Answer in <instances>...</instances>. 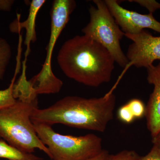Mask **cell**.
Listing matches in <instances>:
<instances>
[{
  "label": "cell",
  "instance_id": "obj_8",
  "mask_svg": "<svg viewBox=\"0 0 160 160\" xmlns=\"http://www.w3.org/2000/svg\"><path fill=\"white\" fill-rule=\"evenodd\" d=\"M105 1L116 22L125 34H138L145 29L160 33V22L155 18L153 13L142 14L130 11L120 6L116 0Z\"/></svg>",
  "mask_w": 160,
  "mask_h": 160
},
{
  "label": "cell",
  "instance_id": "obj_11",
  "mask_svg": "<svg viewBox=\"0 0 160 160\" xmlns=\"http://www.w3.org/2000/svg\"><path fill=\"white\" fill-rule=\"evenodd\" d=\"M0 158L8 160H43L32 153H28L0 140Z\"/></svg>",
  "mask_w": 160,
  "mask_h": 160
},
{
  "label": "cell",
  "instance_id": "obj_16",
  "mask_svg": "<svg viewBox=\"0 0 160 160\" xmlns=\"http://www.w3.org/2000/svg\"><path fill=\"white\" fill-rule=\"evenodd\" d=\"M140 156L134 150H124L111 155L109 160H138Z\"/></svg>",
  "mask_w": 160,
  "mask_h": 160
},
{
  "label": "cell",
  "instance_id": "obj_6",
  "mask_svg": "<svg viewBox=\"0 0 160 160\" xmlns=\"http://www.w3.org/2000/svg\"><path fill=\"white\" fill-rule=\"evenodd\" d=\"M96 7L89 9L90 21L82 32L106 48L122 68L129 63L126 55L121 48L120 41L125 33L116 22L105 1L94 0Z\"/></svg>",
  "mask_w": 160,
  "mask_h": 160
},
{
  "label": "cell",
  "instance_id": "obj_4",
  "mask_svg": "<svg viewBox=\"0 0 160 160\" xmlns=\"http://www.w3.org/2000/svg\"><path fill=\"white\" fill-rule=\"evenodd\" d=\"M33 124L39 138L49 149L51 160H88L103 150L102 138L96 135H65L56 132L50 125Z\"/></svg>",
  "mask_w": 160,
  "mask_h": 160
},
{
  "label": "cell",
  "instance_id": "obj_3",
  "mask_svg": "<svg viewBox=\"0 0 160 160\" xmlns=\"http://www.w3.org/2000/svg\"><path fill=\"white\" fill-rule=\"evenodd\" d=\"M37 108V96H34L17 99L13 105L0 110V137L22 151L32 153L39 149L51 158L49 149L39 138L31 121Z\"/></svg>",
  "mask_w": 160,
  "mask_h": 160
},
{
  "label": "cell",
  "instance_id": "obj_1",
  "mask_svg": "<svg viewBox=\"0 0 160 160\" xmlns=\"http://www.w3.org/2000/svg\"><path fill=\"white\" fill-rule=\"evenodd\" d=\"M111 89L104 96L90 98L72 96L46 109H35L32 123L61 124L78 129L103 132L113 118L116 97Z\"/></svg>",
  "mask_w": 160,
  "mask_h": 160
},
{
  "label": "cell",
  "instance_id": "obj_13",
  "mask_svg": "<svg viewBox=\"0 0 160 160\" xmlns=\"http://www.w3.org/2000/svg\"><path fill=\"white\" fill-rule=\"evenodd\" d=\"M19 71V67L16 70L11 83L7 89L0 90V110L7 108L14 104L16 102L13 96V87L16 77Z\"/></svg>",
  "mask_w": 160,
  "mask_h": 160
},
{
  "label": "cell",
  "instance_id": "obj_5",
  "mask_svg": "<svg viewBox=\"0 0 160 160\" xmlns=\"http://www.w3.org/2000/svg\"><path fill=\"white\" fill-rule=\"evenodd\" d=\"M76 7V3L73 0H54L52 2L50 11L51 31L46 59L40 72L29 81L32 90L37 95L58 93L62 89V82L52 71V58L58 38Z\"/></svg>",
  "mask_w": 160,
  "mask_h": 160
},
{
  "label": "cell",
  "instance_id": "obj_9",
  "mask_svg": "<svg viewBox=\"0 0 160 160\" xmlns=\"http://www.w3.org/2000/svg\"><path fill=\"white\" fill-rule=\"evenodd\" d=\"M147 82L153 86L146 106V126L152 138L160 131V62L146 68Z\"/></svg>",
  "mask_w": 160,
  "mask_h": 160
},
{
  "label": "cell",
  "instance_id": "obj_20",
  "mask_svg": "<svg viewBox=\"0 0 160 160\" xmlns=\"http://www.w3.org/2000/svg\"><path fill=\"white\" fill-rule=\"evenodd\" d=\"M111 155L109 152L103 149L102 152L95 157L88 160H109Z\"/></svg>",
  "mask_w": 160,
  "mask_h": 160
},
{
  "label": "cell",
  "instance_id": "obj_21",
  "mask_svg": "<svg viewBox=\"0 0 160 160\" xmlns=\"http://www.w3.org/2000/svg\"><path fill=\"white\" fill-rule=\"evenodd\" d=\"M153 146H155L160 150V131L155 137L152 138V140Z\"/></svg>",
  "mask_w": 160,
  "mask_h": 160
},
{
  "label": "cell",
  "instance_id": "obj_14",
  "mask_svg": "<svg viewBox=\"0 0 160 160\" xmlns=\"http://www.w3.org/2000/svg\"><path fill=\"white\" fill-rule=\"evenodd\" d=\"M127 104L135 119H141L145 117L146 106L142 101L139 99H132L129 101Z\"/></svg>",
  "mask_w": 160,
  "mask_h": 160
},
{
  "label": "cell",
  "instance_id": "obj_7",
  "mask_svg": "<svg viewBox=\"0 0 160 160\" xmlns=\"http://www.w3.org/2000/svg\"><path fill=\"white\" fill-rule=\"evenodd\" d=\"M131 40L126 56L129 63L124 69L119 79L130 67L147 68L153 65L156 60H160V37L152 36L143 30L136 34H125Z\"/></svg>",
  "mask_w": 160,
  "mask_h": 160
},
{
  "label": "cell",
  "instance_id": "obj_18",
  "mask_svg": "<svg viewBox=\"0 0 160 160\" xmlns=\"http://www.w3.org/2000/svg\"><path fill=\"white\" fill-rule=\"evenodd\" d=\"M138 160H160V150L153 146L147 154L144 156H140Z\"/></svg>",
  "mask_w": 160,
  "mask_h": 160
},
{
  "label": "cell",
  "instance_id": "obj_12",
  "mask_svg": "<svg viewBox=\"0 0 160 160\" xmlns=\"http://www.w3.org/2000/svg\"><path fill=\"white\" fill-rule=\"evenodd\" d=\"M12 49L9 42L0 37V80L2 79L12 57Z\"/></svg>",
  "mask_w": 160,
  "mask_h": 160
},
{
  "label": "cell",
  "instance_id": "obj_17",
  "mask_svg": "<svg viewBox=\"0 0 160 160\" xmlns=\"http://www.w3.org/2000/svg\"><path fill=\"white\" fill-rule=\"evenodd\" d=\"M130 2L139 4L141 6L145 7L149 11V13H153L156 10L160 9V3L155 1H147V0H133L129 1Z\"/></svg>",
  "mask_w": 160,
  "mask_h": 160
},
{
  "label": "cell",
  "instance_id": "obj_10",
  "mask_svg": "<svg viewBox=\"0 0 160 160\" xmlns=\"http://www.w3.org/2000/svg\"><path fill=\"white\" fill-rule=\"evenodd\" d=\"M45 0H32L30 3L29 15L27 19L24 22H20L19 16L9 25V30L12 32L18 33L22 29L26 30L24 44L26 46L25 52V59L24 61H27V57L30 52V44L34 43L37 40L36 32V21L39 11L46 3Z\"/></svg>",
  "mask_w": 160,
  "mask_h": 160
},
{
  "label": "cell",
  "instance_id": "obj_15",
  "mask_svg": "<svg viewBox=\"0 0 160 160\" xmlns=\"http://www.w3.org/2000/svg\"><path fill=\"white\" fill-rule=\"evenodd\" d=\"M119 119L126 124H130L135 119L127 104L120 107L118 112Z\"/></svg>",
  "mask_w": 160,
  "mask_h": 160
},
{
  "label": "cell",
  "instance_id": "obj_19",
  "mask_svg": "<svg viewBox=\"0 0 160 160\" xmlns=\"http://www.w3.org/2000/svg\"><path fill=\"white\" fill-rule=\"evenodd\" d=\"M14 3L13 0H0V11H11Z\"/></svg>",
  "mask_w": 160,
  "mask_h": 160
},
{
  "label": "cell",
  "instance_id": "obj_2",
  "mask_svg": "<svg viewBox=\"0 0 160 160\" xmlns=\"http://www.w3.org/2000/svg\"><path fill=\"white\" fill-rule=\"evenodd\" d=\"M57 59L67 77L92 87L111 81L115 63L106 48L85 35L66 41Z\"/></svg>",
  "mask_w": 160,
  "mask_h": 160
}]
</instances>
